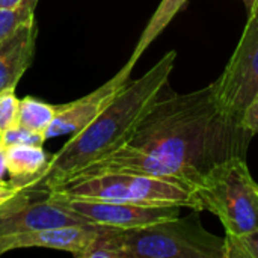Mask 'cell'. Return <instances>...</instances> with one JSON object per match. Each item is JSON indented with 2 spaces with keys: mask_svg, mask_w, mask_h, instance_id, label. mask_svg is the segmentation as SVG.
I'll return each instance as SVG.
<instances>
[{
  "mask_svg": "<svg viewBox=\"0 0 258 258\" xmlns=\"http://www.w3.org/2000/svg\"><path fill=\"white\" fill-rule=\"evenodd\" d=\"M68 198L124 203L147 207H183L203 212L201 201L187 184L132 172L76 175L48 190Z\"/></svg>",
  "mask_w": 258,
  "mask_h": 258,
  "instance_id": "obj_3",
  "label": "cell"
},
{
  "mask_svg": "<svg viewBox=\"0 0 258 258\" xmlns=\"http://www.w3.org/2000/svg\"><path fill=\"white\" fill-rule=\"evenodd\" d=\"M57 112V104H48L35 97H24L20 100L18 125L45 136ZM47 139V138H45Z\"/></svg>",
  "mask_w": 258,
  "mask_h": 258,
  "instance_id": "obj_15",
  "label": "cell"
},
{
  "mask_svg": "<svg viewBox=\"0 0 258 258\" xmlns=\"http://www.w3.org/2000/svg\"><path fill=\"white\" fill-rule=\"evenodd\" d=\"M51 154L42 145H11L5 148L6 171L15 183L23 187L29 184L47 168Z\"/></svg>",
  "mask_w": 258,
  "mask_h": 258,
  "instance_id": "obj_12",
  "label": "cell"
},
{
  "mask_svg": "<svg viewBox=\"0 0 258 258\" xmlns=\"http://www.w3.org/2000/svg\"><path fill=\"white\" fill-rule=\"evenodd\" d=\"M213 83L221 109L242 124L246 107L258 92V11L249 12L234 53Z\"/></svg>",
  "mask_w": 258,
  "mask_h": 258,
  "instance_id": "obj_6",
  "label": "cell"
},
{
  "mask_svg": "<svg viewBox=\"0 0 258 258\" xmlns=\"http://www.w3.org/2000/svg\"><path fill=\"white\" fill-rule=\"evenodd\" d=\"M98 225H70L51 230L41 231H24V233H11L0 234V255L27 248H47L56 251L70 252L74 257H79L89 242L97 234Z\"/></svg>",
  "mask_w": 258,
  "mask_h": 258,
  "instance_id": "obj_9",
  "label": "cell"
},
{
  "mask_svg": "<svg viewBox=\"0 0 258 258\" xmlns=\"http://www.w3.org/2000/svg\"><path fill=\"white\" fill-rule=\"evenodd\" d=\"M0 138H2V136H0Z\"/></svg>",
  "mask_w": 258,
  "mask_h": 258,
  "instance_id": "obj_26",
  "label": "cell"
},
{
  "mask_svg": "<svg viewBox=\"0 0 258 258\" xmlns=\"http://www.w3.org/2000/svg\"><path fill=\"white\" fill-rule=\"evenodd\" d=\"M21 0H0V9H6V8H15Z\"/></svg>",
  "mask_w": 258,
  "mask_h": 258,
  "instance_id": "obj_24",
  "label": "cell"
},
{
  "mask_svg": "<svg viewBox=\"0 0 258 258\" xmlns=\"http://www.w3.org/2000/svg\"><path fill=\"white\" fill-rule=\"evenodd\" d=\"M39 0H21L15 8L0 9V42L11 36L20 26L35 17Z\"/></svg>",
  "mask_w": 258,
  "mask_h": 258,
  "instance_id": "obj_16",
  "label": "cell"
},
{
  "mask_svg": "<svg viewBox=\"0 0 258 258\" xmlns=\"http://www.w3.org/2000/svg\"><path fill=\"white\" fill-rule=\"evenodd\" d=\"M14 91L15 89H6L0 92V136L18 127L20 98H17Z\"/></svg>",
  "mask_w": 258,
  "mask_h": 258,
  "instance_id": "obj_18",
  "label": "cell"
},
{
  "mask_svg": "<svg viewBox=\"0 0 258 258\" xmlns=\"http://www.w3.org/2000/svg\"><path fill=\"white\" fill-rule=\"evenodd\" d=\"M36 33V21L32 17L0 42V92L15 89L20 79L32 65Z\"/></svg>",
  "mask_w": 258,
  "mask_h": 258,
  "instance_id": "obj_11",
  "label": "cell"
},
{
  "mask_svg": "<svg viewBox=\"0 0 258 258\" xmlns=\"http://www.w3.org/2000/svg\"><path fill=\"white\" fill-rule=\"evenodd\" d=\"M246 8H248V12H254V11H258V0H242Z\"/></svg>",
  "mask_w": 258,
  "mask_h": 258,
  "instance_id": "obj_25",
  "label": "cell"
},
{
  "mask_svg": "<svg viewBox=\"0 0 258 258\" xmlns=\"http://www.w3.org/2000/svg\"><path fill=\"white\" fill-rule=\"evenodd\" d=\"M187 0H162L160 5L157 6L156 12L153 14V17L150 18L148 24L145 26L130 59L127 60V63L130 65H136V62L139 60V57L142 56V53L150 47V44L166 29V26L172 21V18L178 14V11L186 5Z\"/></svg>",
  "mask_w": 258,
  "mask_h": 258,
  "instance_id": "obj_13",
  "label": "cell"
},
{
  "mask_svg": "<svg viewBox=\"0 0 258 258\" xmlns=\"http://www.w3.org/2000/svg\"><path fill=\"white\" fill-rule=\"evenodd\" d=\"M133 68V65L125 63L110 80H107L98 89L67 104H57L56 116L48 127L45 138L53 139L65 135L73 136L88 127L98 116V113L113 100V97L125 86V83L130 80Z\"/></svg>",
  "mask_w": 258,
  "mask_h": 258,
  "instance_id": "obj_8",
  "label": "cell"
},
{
  "mask_svg": "<svg viewBox=\"0 0 258 258\" xmlns=\"http://www.w3.org/2000/svg\"><path fill=\"white\" fill-rule=\"evenodd\" d=\"M225 258H258V228L243 234H225Z\"/></svg>",
  "mask_w": 258,
  "mask_h": 258,
  "instance_id": "obj_17",
  "label": "cell"
},
{
  "mask_svg": "<svg viewBox=\"0 0 258 258\" xmlns=\"http://www.w3.org/2000/svg\"><path fill=\"white\" fill-rule=\"evenodd\" d=\"M26 187H23L21 184L15 183V181H11V183H0V207L3 204H6L9 200H12L15 195H18L21 190H24Z\"/></svg>",
  "mask_w": 258,
  "mask_h": 258,
  "instance_id": "obj_22",
  "label": "cell"
},
{
  "mask_svg": "<svg viewBox=\"0 0 258 258\" xmlns=\"http://www.w3.org/2000/svg\"><path fill=\"white\" fill-rule=\"evenodd\" d=\"M127 258H225V237L207 231L200 210L124 230Z\"/></svg>",
  "mask_w": 258,
  "mask_h": 258,
  "instance_id": "obj_4",
  "label": "cell"
},
{
  "mask_svg": "<svg viewBox=\"0 0 258 258\" xmlns=\"http://www.w3.org/2000/svg\"><path fill=\"white\" fill-rule=\"evenodd\" d=\"M195 192L203 210L218 216L225 233L243 234L258 228V184L245 157L216 165Z\"/></svg>",
  "mask_w": 258,
  "mask_h": 258,
  "instance_id": "obj_5",
  "label": "cell"
},
{
  "mask_svg": "<svg viewBox=\"0 0 258 258\" xmlns=\"http://www.w3.org/2000/svg\"><path fill=\"white\" fill-rule=\"evenodd\" d=\"M48 197L62 203L65 207L71 209L89 224L115 227L121 230H130L144 227L162 219L178 216L183 207H147L124 203H107L94 200L68 198L53 192H47Z\"/></svg>",
  "mask_w": 258,
  "mask_h": 258,
  "instance_id": "obj_7",
  "label": "cell"
},
{
  "mask_svg": "<svg viewBox=\"0 0 258 258\" xmlns=\"http://www.w3.org/2000/svg\"><path fill=\"white\" fill-rule=\"evenodd\" d=\"M252 138L239 119L221 109L213 82L187 94H175L168 86L125 145L77 175L132 172L195 189L216 165L246 159Z\"/></svg>",
  "mask_w": 258,
  "mask_h": 258,
  "instance_id": "obj_1",
  "label": "cell"
},
{
  "mask_svg": "<svg viewBox=\"0 0 258 258\" xmlns=\"http://www.w3.org/2000/svg\"><path fill=\"white\" fill-rule=\"evenodd\" d=\"M29 203H30V195H29L27 187H26L24 190H21L18 195H15L12 200H9L6 204H3V206L0 207V221H3V219L8 218L9 215L15 213L17 210L23 209V207H24L26 204H29Z\"/></svg>",
  "mask_w": 258,
  "mask_h": 258,
  "instance_id": "obj_20",
  "label": "cell"
},
{
  "mask_svg": "<svg viewBox=\"0 0 258 258\" xmlns=\"http://www.w3.org/2000/svg\"><path fill=\"white\" fill-rule=\"evenodd\" d=\"M45 141L47 139H45L44 135L30 132V130L23 128L20 125L9 130V132H6L0 138V144H2L3 148L11 147V145H42Z\"/></svg>",
  "mask_w": 258,
  "mask_h": 258,
  "instance_id": "obj_19",
  "label": "cell"
},
{
  "mask_svg": "<svg viewBox=\"0 0 258 258\" xmlns=\"http://www.w3.org/2000/svg\"><path fill=\"white\" fill-rule=\"evenodd\" d=\"M77 258H127L124 230L98 225L97 234Z\"/></svg>",
  "mask_w": 258,
  "mask_h": 258,
  "instance_id": "obj_14",
  "label": "cell"
},
{
  "mask_svg": "<svg viewBox=\"0 0 258 258\" xmlns=\"http://www.w3.org/2000/svg\"><path fill=\"white\" fill-rule=\"evenodd\" d=\"M6 160H5V148L0 144V183H3V177L6 174Z\"/></svg>",
  "mask_w": 258,
  "mask_h": 258,
  "instance_id": "obj_23",
  "label": "cell"
},
{
  "mask_svg": "<svg viewBox=\"0 0 258 258\" xmlns=\"http://www.w3.org/2000/svg\"><path fill=\"white\" fill-rule=\"evenodd\" d=\"M85 218L48 197L42 201L29 203L23 209L0 221V234L41 231L70 225H86Z\"/></svg>",
  "mask_w": 258,
  "mask_h": 258,
  "instance_id": "obj_10",
  "label": "cell"
},
{
  "mask_svg": "<svg viewBox=\"0 0 258 258\" xmlns=\"http://www.w3.org/2000/svg\"><path fill=\"white\" fill-rule=\"evenodd\" d=\"M175 60L177 51L171 50L142 77L128 80L88 127L51 154L47 168L27 189L42 186L48 192L125 145L144 115L169 86Z\"/></svg>",
  "mask_w": 258,
  "mask_h": 258,
  "instance_id": "obj_2",
  "label": "cell"
},
{
  "mask_svg": "<svg viewBox=\"0 0 258 258\" xmlns=\"http://www.w3.org/2000/svg\"><path fill=\"white\" fill-rule=\"evenodd\" d=\"M242 127L248 130L252 136L258 133V92L242 116Z\"/></svg>",
  "mask_w": 258,
  "mask_h": 258,
  "instance_id": "obj_21",
  "label": "cell"
}]
</instances>
